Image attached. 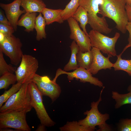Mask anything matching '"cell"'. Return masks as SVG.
Here are the masks:
<instances>
[{
    "mask_svg": "<svg viewBox=\"0 0 131 131\" xmlns=\"http://www.w3.org/2000/svg\"><path fill=\"white\" fill-rule=\"evenodd\" d=\"M103 0V3L99 7L100 14L113 20L116 24V28L122 33H125L128 21L125 0Z\"/></svg>",
    "mask_w": 131,
    "mask_h": 131,
    "instance_id": "6da1fadb",
    "label": "cell"
},
{
    "mask_svg": "<svg viewBox=\"0 0 131 131\" xmlns=\"http://www.w3.org/2000/svg\"><path fill=\"white\" fill-rule=\"evenodd\" d=\"M103 2V0H79V6L87 12L88 24L92 29L102 33L108 34L113 29L109 27L105 17H99L98 15V13L100 14L99 6Z\"/></svg>",
    "mask_w": 131,
    "mask_h": 131,
    "instance_id": "7a4b0ae2",
    "label": "cell"
},
{
    "mask_svg": "<svg viewBox=\"0 0 131 131\" xmlns=\"http://www.w3.org/2000/svg\"><path fill=\"white\" fill-rule=\"evenodd\" d=\"M29 82L22 84L20 90L0 107V112L18 111H25L27 113L31 111L33 107L28 88Z\"/></svg>",
    "mask_w": 131,
    "mask_h": 131,
    "instance_id": "3957f363",
    "label": "cell"
},
{
    "mask_svg": "<svg viewBox=\"0 0 131 131\" xmlns=\"http://www.w3.org/2000/svg\"><path fill=\"white\" fill-rule=\"evenodd\" d=\"M89 34L92 47L99 49L110 57L117 56L115 45L120 36L119 33L116 32L113 37L110 38L99 32L92 29Z\"/></svg>",
    "mask_w": 131,
    "mask_h": 131,
    "instance_id": "277c9868",
    "label": "cell"
},
{
    "mask_svg": "<svg viewBox=\"0 0 131 131\" xmlns=\"http://www.w3.org/2000/svg\"><path fill=\"white\" fill-rule=\"evenodd\" d=\"M22 44L20 39L13 34L4 36L0 41V49L9 58L11 64L17 65L20 63L24 54Z\"/></svg>",
    "mask_w": 131,
    "mask_h": 131,
    "instance_id": "5b68a950",
    "label": "cell"
},
{
    "mask_svg": "<svg viewBox=\"0 0 131 131\" xmlns=\"http://www.w3.org/2000/svg\"><path fill=\"white\" fill-rule=\"evenodd\" d=\"M32 106L35 109L41 124L46 127H51L55 124L47 113L43 102L42 95L36 84L32 81L28 84Z\"/></svg>",
    "mask_w": 131,
    "mask_h": 131,
    "instance_id": "8992f818",
    "label": "cell"
},
{
    "mask_svg": "<svg viewBox=\"0 0 131 131\" xmlns=\"http://www.w3.org/2000/svg\"><path fill=\"white\" fill-rule=\"evenodd\" d=\"M25 111H12L0 113V129H15L20 131H30L26 120Z\"/></svg>",
    "mask_w": 131,
    "mask_h": 131,
    "instance_id": "52a82bcc",
    "label": "cell"
},
{
    "mask_svg": "<svg viewBox=\"0 0 131 131\" xmlns=\"http://www.w3.org/2000/svg\"><path fill=\"white\" fill-rule=\"evenodd\" d=\"M38 67V62L35 57L30 55L24 54L15 72L17 82L23 84L31 82Z\"/></svg>",
    "mask_w": 131,
    "mask_h": 131,
    "instance_id": "ba28073f",
    "label": "cell"
},
{
    "mask_svg": "<svg viewBox=\"0 0 131 131\" xmlns=\"http://www.w3.org/2000/svg\"><path fill=\"white\" fill-rule=\"evenodd\" d=\"M104 87H103L100 94L99 98L96 102L93 101L91 104V108L89 110H87L84 113L86 115L84 119L78 122L80 125L83 126L95 128L96 126L106 122L109 118V115L107 113L103 114L99 111L98 106L102 100L101 95Z\"/></svg>",
    "mask_w": 131,
    "mask_h": 131,
    "instance_id": "9c48e42d",
    "label": "cell"
},
{
    "mask_svg": "<svg viewBox=\"0 0 131 131\" xmlns=\"http://www.w3.org/2000/svg\"><path fill=\"white\" fill-rule=\"evenodd\" d=\"M31 81L36 84L42 96L49 97L52 102L59 96L61 91L60 86L48 76H41L36 74Z\"/></svg>",
    "mask_w": 131,
    "mask_h": 131,
    "instance_id": "30bf717a",
    "label": "cell"
},
{
    "mask_svg": "<svg viewBox=\"0 0 131 131\" xmlns=\"http://www.w3.org/2000/svg\"><path fill=\"white\" fill-rule=\"evenodd\" d=\"M70 30V38L75 42L82 52L91 50L92 47L89 36L82 30L78 22L72 17L67 20Z\"/></svg>",
    "mask_w": 131,
    "mask_h": 131,
    "instance_id": "8fae6325",
    "label": "cell"
},
{
    "mask_svg": "<svg viewBox=\"0 0 131 131\" xmlns=\"http://www.w3.org/2000/svg\"><path fill=\"white\" fill-rule=\"evenodd\" d=\"M63 74L67 75V78L69 81L75 78L79 79L80 82H88L100 87H103V84L101 81L98 78L93 77L92 74L89 70L83 68L79 67L71 72L65 71L59 68L57 70L55 76L53 81L56 82L58 76Z\"/></svg>",
    "mask_w": 131,
    "mask_h": 131,
    "instance_id": "7c38bea8",
    "label": "cell"
},
{
    "mask_svg": "<svg viewBox=\"0 0 131 131\" xmlns=\"http://www.w3.org/2000/svg\"><path fill=\"white\" fill-rule=\"evenodd\" d=\"M21 1V0H14L8 4L0 3V7L4 11L7 18L15 31L17 30L19 17L22 14L26 13L24 10L20 9Z\"/></svg>",
    "mask_w": 131,
    "mask_h": 131,
    "instance_id": "4fadbf2b",
    "label": "cell"
},
{
    "mask_svg": "<svg viewBox=\"0 0 131 131\" xmlns=\"http://www.w3.org/2000/svg\"><path fill=\"white\" fill-rule=\"evenodd\" d=\"M91 50L93 53V59L89 70L91 74H95L100 70L107 69H111L113 67L114 64L110 61L109 57H105L100 50L97 48L92 47Z\"/></svg>",
    "mask_w": 131,
    "mask_h": 131,
    "instance_id": "5bb4252c",
    "label": "cell"
},
{
    "mask_svg": "<svg viewBox=\"0 0 131 131\" xmlns=\"http://www.w3.org/2000/svg\"><path fill=\"white\" fill-rule=\"evenodd\" d=\"M63 9H52L46 8L43 9L41 13L43 15L46 25H49L54 22H57L60 24L64 22L61 16Z\"/></svg>",
    "mask_w": 131,
    "mask_h": 131,
    "instance_id": "9a60e30c",
    "label": "cell"
},
{
    "mask_svg": "<svg viewBox=\"0 0 131 131\" xmlns=\"http://www.w3.org/2000/svg\"><path fill=\"white\" fill-rule=\"evenodd\" d=\"M20 6L26 12L42 13L46 5L42 0H21Z\"/></svg>",
    "mask_w": 131,
    "mask_h": 131,
    "instance_id": "2e32d148",
    "label": "cell"
},
{
    "mask_svg": "<svg viewBox=\"0 0 131 131\" xmlns=\"http://www.w3.org/2000/svg\"><path fill=\"white\" fill-rule=\"evenodd\" d=\"M37 15L36 12H26L18 21L17 25L25 27V31L29 33L33 31Z\"/></svg>",
    "mask_w": 131,
    "mask_h": 131,
    "instance_id": "e0dca14e",
    "label": "cell"
},
{
    "mask_svg": "<svg viewBox=\"0 0 131 131\" xmlns=\"http://www.w3.org/2000/svg\"><path fill=\"white\" fill-rule=\"evenodd\" d=\"M76 59L79 67L89 70L93 59L92 52L91 50L85 52L79 50L77 54Z\"/></svg>",
    "mask_w": 131,
    "mask_h": 131,
    "instance_id": "ac0fdd59",
    "label": "cell"
},
{
    "mask_svg": "<svg viewBox=\"0 0 131 131\" xmlns=\"http://www.w3.org/2000/svg\"><path fill=\"white\" fill-rule=\"evenodd\" d=\"M72 17L80 23V27L85 34L89 36L86 29V25L88 24L89 17L87 11L83 7L79 6Z\"/></svg>",
    "mask_w": 131,
    "mask_h": 131,
    "instance_id": "d6986e66",
    "label": "cell"
},
{
    "mask_svg": "<svg viewBox=\"0 0 131 131\" xmlns=\"http://www.w3.org/2000/svg\"><path fill=\"white\" fill-rule=\"evenodd\" d=\"M71 54L69 60L64 67V71L68 72L74 70L79 67L76 59V55L79 50V46L74 41H73L70 46Z\"/></svg>",
    "mask_w": 131,
    "mask_h": 131,
    "instance_id": "ffe728a7",
    "label": "cell"
},
{
    "mask_svg": "<svg viewBox=\"0 0 131 131\" xmlns=\"http://www.w3.org/2000/svg\"><path fill=\"white\" fill-rule=\"evenodd\" d=\"M46 25L45 19L42 15L40 13L36 18L34 28L36 32V39L39 41L43 39L46 38V34L45 30Z\"/></svg>",
    "mask_w": 131,
    "mask_h": 131,
    "instance_id": "44dd1931",
    "label": "cell"
},
{
    "mask_svg": "<svg viewBox=\"0 0 131 131\" xmlns=\"http://www.w3.org/2000/svg\"><path fill=\"white\" fill-rule=\"evenodd\" d=\"M112 97L116 102L115 106L116 109L119 108L123 106L131 104V92L124 94H120L117 91H113Z\"/></svg>",
    "mask_w": 131,
    "mask_h": 131,
    "instance_id": "7402d4cb",
    "label": "cell"
},
{
    "mask_svg": "<svg viewBox=\"0 0 131 131\" xmlns=\"http://www.w3.org/2000/svg\"><path fill=\"white\" fill-rule=\"evenodd\" d=\"M61 131H93L96 128H92L80 125L78 122L73 121L67 122L63 126L59 128Z\"/></svg>",
    "mask_w": 131,
    "mask_h": 131,
    "instance_id": "603a6c76",
    "label": "cell"
},
{
    "mask_svg": "<svg viewBox=\"0 0 131 131\" xmlns=\"http://www.w3.org/2000/svg\"><path fill=\"white\" fill-rule=\"evenodd\" d=\"M123 53L122 52L119 55L117 56V59L116 62L114 64L113 67L115 71H124L131 76V59H122L121 56Z\"/></svg>",
    "mask_w": 131,
    "mask_h": 131,
    "instance_id": "cb8c5ba5",
    "label": "cell"
},
{
    "mask_svg": "<svg viewBox=\"0 0 131 131\" xmlns=\"http://www.w3.org/2000/svg\"><path fill=\"white\" fill-rule=\"evenodd\" d=\"M79 6V0H71L62 11L61 16L64 21L72 17Z\"/></svg>",
    "mask_w": 131,
    "mask_h": 131,
    "instance_id": "d4e9b609",
    "label": "cell"
},
{
    "mask_svg": "<svg viewBox=\"0 0 131 131\" xmlns=\"http://www.w3.org/2000/svg\"><path fill=\"white\" fill-rule=\"evenodd\" d=\"M17 81L16 74L10 72H7L0 77V89H6L11 84H15Z\"/></svg>",
    "mask_w": 131,
    "mask_h": 131,
    "instance_id": "484cf974",
    "label": "cell"
},
{
    "mask_svg": "<svg viewBox=\"0 0 131 131\" xmlns=\"http://www.w3.org/2000/svg\"><path fill=\"white\" fill-rule=\"evenodd\" d=\"M22 84L20 83L17 82L16 83L13 85L11 87L9 90L5 91L0 96V108L4 103L20 90Z\"/></svg>",
    "mask_w": 131,
    "mask_h": 131,
    "instance_id": "4316f807",
    "label": "cell"
},
{
    "mask_svg": "<svg viewBox=\"0 0 131 131\" xmlns=\"http://www.w3.org/2000/svg\"><path fill=\"white\" fill-rule=\"evenodd\" d=\"M16 68V67L7 64L3 56V53L0 49V75L7 72L13 73H15Z\"/></svg>",
    "mask_w": 131,
    "mask_h": 131,
    "instance_id": "83f0119b",
    "label": "cell"
},
{
    "mask_svg": "<svg viewBox=\"0 0 131 131\" xmlns=\"http://www.w3.org/2000/svg\"><path fill=\"white\" fill-rule=\"evenodd\" d=\"M118 130L120 131H131V118L121 120L118 125Z\"/></svg>",
    "mask_w": 131,
    "mask_h": 131,
    "instance_id": "f1b7e54d",
    "label": "cell"
},
{
    "mask_svg": "<svg viewBox=\"0 0 131 131\" xmlns=\"http://www.w3.org/2000/svg\"><path fill=\"white\" fill-rule=\"evenodd\" d=\"M15 31L11 25L0 23V33L4 36L11 35Z\"/></svg>",
    "mask_w": 131,
    "mask_h": 131,
    "instance_id": "f546056e",
    "label": "cell"
},
{
    "mask_svg": "<svg viewBox=\"0 0 131 131\" xmlns=\"http://www.w3.org/2000/svg\"><path fill=\"white\" fill-rule=\"evenodd\" d=\"M126 28L129 33V37L128 39V43L124 48L122 52L123 53L128 48L131 47V21H128L126 25Z\"/></svg>",
    "mask_w": 131,
    "mask_h": 131,
    "instance_id": "4dcf8cb0",
    "label": "cell"
},
{
    "mask_svg": "<svg viewBox=\"0 0 131 131\" xmlns=\"http://www.w3.org/2000/svg\"><path fill=\"white\" fill-rule=\"evenodd\" d=\"M98 129L97 131H110L112 129L111 126L107 123L106 122L98 125Z\"/></svg>",
    "mask_w": 131,
    "mask_h": 131,
    "instance_id": "1f68e13d",
    "label": "cell"
},
{
    "mask_svg": "<svg viewBox=\"0 0 131 131\" xmlns=\"http://www.w3.org/2000/svg\"><path fill=\"white\" fill-rule=\"evenodd\" d=\"M0 23L11 25L6 17L5 16L3 11L1 9L0 10Z\"/></svg>",
    "mask_w": 131,
    "mask_h": 131,
    "instance_id": "d6a6232c",
    "label": "cell"
},
{
    "mask_svg": "<svg viewBox=\"0 0 131 131\" xmlns=\"http://www.w3.org/2000/svg\"><path fill=\"white\" fill-rule=\"evenodd\" d=\"M125 9L127 16L128 21H131V7L126 4Z\"/></svg>",
    "mask_w": 131,
    "mask_h": 131,
    "instance_id": "836d02e7",
    "label": "cell"
},
{
    "mask_svg": "<svg viewBox=\"0 0 131 131\" xmlns=\"http://www.w3.org/2000/svg\"><path fill=\"white\" fill-rule=\"evenodd\" d=\"M45 126L44 125L41 124L38 126L36 131H45Z\"/></svg>",
    "mask_w": 131,
    "mask_h": 131,
    "instance_id": "e575fe53",
    "label": "cell"
},
{
    "mask_svg": "<svg viewBox=\"0 0 131 131\" xmlns=\"http://www.w3.org/2000/svg\"><path fill=\"white\" fill-rule=\"evenodd\" d=\"M126 4L131 7V0H125Z\"/></svg>",
    "mask_w": 131,
    "mask_h": 131,
    "instance_id": "d590c367",
    "label": "cell"
},
{
    "mask_svg": "<svg viewBox=\"0 0 131 131\" xmlns=\"http://www.w3.org/2000/svg\"><path fill=\"white\" fill-rule=\"evenodd\" d=\"M127 90L129 92H131V85H130L128 87Z\"/></svg>",
    "mask_w": 131,
    "mask_h": 131,
    "instance_id": "8d00e7d4",
    "label": "cell"
}]
</instances>
